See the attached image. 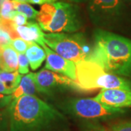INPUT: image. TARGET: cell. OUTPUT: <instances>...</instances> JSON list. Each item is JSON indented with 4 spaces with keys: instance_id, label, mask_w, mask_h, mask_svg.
<instances>
[{
    "instance_id": "cell-11",
    "label": "cell",
    "mask_w": 131,
    "mask_h": 131,
    "mask_svg": "<svg viewBox=\"0 0 131 131\" xmlns=\"http://www.w3.org/2000/svg\"><path fill=\"white\" fill-rule=\"evenodd\" d=\"M12 27L16 37H20L27 42H36L40 46L45 44L43 40L45 33L37 22L31 20L24 26H15L13 24Z\"/></svg>"
},
{
    "instance_id": "cell-4",
    "label": "cell",
    "mask_w": 131,
    "mask_h": 131,
    "mask_svg": "<svg viewBox=\"0 0 131 131\" xmlns=\"http://www.w3.org/2000/svg\"><path fill=\"white\" fill-rule=\"evenodd\" d=\"M75 82L82 91L101 89H121L131 91V81L122 76L108 73L89 60L76 63Z\"/></svg>"
},
{
    "instance_id": "cell-27",
    "label": "cell",
    "mask_w": 131,
    "mask_h": 131,
    "mask_svg": "<svg viewBox=\"0 0 131 131\" xmlns=\"http://www.w3.org/2000/svg\"><path fill=\"white\" fill-rule=\"evenodd\" d=\"M71 2H74V3H83V2H88V0H67Z\"/></svg>"
},
{
    "instance_id": "cell-24",
    "label": "cell",
    "mask_w": 131,
    "mask_h": 131,
    "mask_svg": "<svg viewBox=\"0 0 131 131\" xmlns=\"http://www.w3.org/2000/svg\"><path fill=\"white\" fill-rule=\"evenodd\" d=\"M13 101L12 95H4L0 93V108L7 107Z\"/></svg>"
},
{
    "instance_id": "cell-1",
    "label": "cell",
    "mask_w": 131,
    "mask_h": 131,
    "mask_svg": "<svg viewBox=\"0 0 131 131\" xmlns=\"http://www.w3.org/2000/svg\"><path fill=\"white\" fill-rule=\"evenodd\" d=\"M9 131H63L69 126L65 115L36 95H23L7 106Z\"/></svg>"
},
{
    "instance_id": "cell-19",
    "label": "cell",
    "mask_w": 131,
    "mask_h": 131,
    "mask_svg": "<svg viewBox=\"0 0 131 131\" xmlns=\"http://www.w3.org/2000/svg\"><path fill=\"white\" fill-rule=\"evenodd\" d=\"M107 128L110 131H131V120L114 122L109 124Z\"/></svg>"
},
{
    "instance_id": "cell-18",
    "label": "cell",
    "mask_w": 131,
    "mask_h": 131,
    "mask_svg": "<svg viewBox=\"0 0 131 131\" xmlns=\"http://www.w3.org/2000/svg\"><path fill=\"white\" fill-rule=\"evenodd\" d=\"M31 42H27L23 39L22 38L17 37L12 39L9 45L14 49L18 54L20 53H26L28 47L30 46Z\"/></svg>"
},
{
    "instance_id": "cell-23",
    "label": "cell",
    "mask_w": 131,
    "mask_h": 131,
    "mask_svg": "<svg viewBox=\"0 0 131 131\" xmlns=\"http://www.w3.org/2000/svg\"><path fill=\"white\" fill-rule=\"evenodd\" d=\"M12 22L15 26H24L28 24V18L24 14L17 12L12 19Z\"/></svg>"
},
{
    "instance_id": "cell-15",
    "label": "cell",
    "mask_w": 131,
    "mask_h": 131,
    "mask_svg": "<svg viewBox=\"0 0 131 131\" xmlns=\"http://www.w3.org/2000/svg\"><path fill=\"white\" fill-rule=\"evenodd\" d=\"M23 74H20L18 71L8 72L5 71H0V80L10 89L13 93L18 87L19 84L23 77Z\"/></svg>"
},
{
    "instance_id": "cell-9",
    "label": "cell",
    "mask_w": 131,
    "mask_h": 131,
    "mask_svg": "<svg viewBox=\"0 0 131 131\" xmlns=\"http://www.w3.org/2000/svg\"><path fill=\"white\" fill-rule=\"evenodd\" d=\"M42 47L46 52V63L45 69L65 75L75 81L76 63L74 62L61 56L50 47H47L45 43L42 45Z\"/></svg>"
},
{
    "instance_id": "cell-31",
    "label": "cell",
    "mask_w": 131,
    "mask_h": 131,
    "mask_svg": "<svg viewBox=\"0 0 131 131\" xmlns=\"http://www.w3.org/2000/svg\"><path fill=\"white\" fill-rule=\"evenodd\" d=\"M2 71V70H1V69H0V71Z\"/></svg>"
},
{
    "instance_id": "cell-7",
    "label": "cell",
    "mask_w": 131,
    "mask_h": 131,
    "mask_svg": "<svg viewBox=\"0 0 131 131\" xmlns=\"http://www.w3.org/2000/svg\"><path fill=\"white\" fill-rule=\"evenodd\" d=\"M125 0H88V12L92 23L98 28H110L125 11Z\"/></svg>"
},
{
    "instance_id": "cell-16",
    "label": "cell",
    "mask_w": 131,
    "mask_h": 131,
    "mask_svg": "<svg viewBox=\"0 0 131 131\" xmlns=\"http://www.w3.org/2000/svg\"><path fill=\"white\" fill-rule=\"evenodd\" d=\"M13 0H4L0 5V18L7 20H12L16 14Z\"/></svg>"
},
{
    "instance_id": "cell-8",
    "label": "cell",
    "mask_w": 131,
    "mask_h": 131,
    "mask_svg": "<svg viewBox=\"0 0 131 131\" xmlns=\"http://www.w3.org/2000/svg\"><path fill=\"white\" fill-rule=\"evenodd\" d=\"M35 81L38 93L49 96L63 93L66 90L82 92L74 80L45 69L35 73Z\"/></svg>"
},
{
    "instance_id": "cell-10",
    "label": "cell",
    "mask_w": 131,
    "mask_h": 131,
    "mask_svg": "<svg viewBox=\"0 0 131 131\" xmlns=\"http://www.w3.org/2000/svg\"><path fill=\"white\" fill-rule=\"evenodd\" d=\"M106 106L124 108L131 107V91L121 89H102L93 98Z\"/></svg>"
},
{
    "instance_id": "cell-26",
    "label": "cell",
    "mask_w": 131,
    "mask_h": 131,
    "mask_svg": "<svg viewBox=\"0 0 131 131\" xmlns=\"http://www.w3.org/2000/svg\"><path fill=\"white\" fill-rule=\"evenodd\" d=\"M0 93L4 94V95H12L13 92L9 89L6 85H5L1 80H0Z\"/></svg>"
},
{
    "instance_id": "cell-29",
    "label": "cell",
    "mask_w": 131,
    "mask_h": 131,
    "mask_svg": "<svg viewBox=\"0 0 131 131\" xmlns=\"http://www.w3.org/2000/svg\"><path fill=\"white\" fill-rule=\"evenodd\" d=\"M125 2H130L131 3V0H125Z\"/></svg>"
},
{
    "instance_id": "cell-22",
    "label": "cell",
    "mask_w": 131,
    "mask_h": 131,
    "mask_svg": "<svg viewBox=\"0 0 131 131\" xmlns=\"http://www.w3.org/2000/svg\"><path fill=\"white\" fill-rule=\"evenodd\" d=\"M81 131H110L107 127L95 122H87L82 127Z\"/></svg>"
},
{
    "instance_id": "cell-14",
    "label": "cell",
    "mask_w": 131,
    "mask_h": 131,
    "mask_svg": "<svg viewBox=\"0 0 131 131\" xmlns=\"http://www.w3.org/2000/svg\"><path fill=\"white\" fill-rule=\"evenodd\" d=\"M29 65L33 71L37 70L46 59V52L42 46L36 42H31L26 52Z\"/></svg>"
},
{
    "instance_id": "cell-6",
    "label": "cell",
    "mask_w": 131,
    "mask_h": 131,
    "mask_svg": "<svg viewBox=\"0 0 131 131\" xmlns=\"http://www.w3.org/2000/svg\"><path fill=\"white\" fill-rule=\"evenodd\" d=\"M62 109L71 117L88 122L112 119L126 112L124 108L108 106L94 98L69 99L63 103Z\"/></svg>"
},
{
    "instance_id": "cell-2",
    "label": "cell",
    "mask_w": 131,
    "mask_h": 131,
    "mask_svg": "<svg viewBox=\"0 0 131 131\" xmlns=\"http://www.w3.org/2000/svg\"><path fill=\"white\" fill-rule=\"evenodd\" d=\"M85 60L96 63L108 73L131 77V39L98 28L94 31L93 45Z\"/></svg>"
},
{
    "instance_id": "cell-5",
    "label": "cell",
    "mask_w": 131,
    "mask_h": 131,
    "mask_svg": "<svg viewBox=\"0 0 131 131\" xmlns=\"http://www.w3.org/2000/svg\"><path fill=\"white\" fill-rule=\"evenodd\" d=\"M43 40L53 51L75 63L87 59L91 51L80 33H45Z\"/></svg>"
},
{
    "instance_id": "cell-28",
    "label": "cell",
    "mask_w": 131,
    "mask_h": 131,
    "mask_svg": "<svg viewBox=\"0 0 131 131\" xmlns=\"http://www.w3.org/2000/svg\"><path fill=\"white\" fill-rule=\"evenodd\" d=\"M14 1L17 2H20V3H27L29 0H14Z\"/></svg>"
},
{
    "instance_id": "cell-12",
    "label": "cell",
    "mask_w": 131,
    "mask_h": 131,
    "mask_svg": "<svg viewBox=\"0 0 131 131\" xmlns=\"http://www.w3.org/2000/svg\"><path fill=\"white\" fill-rule=\"evenodd\" d=\"M0 69L8 72L18 69V54L10 45L0 47Z\"/></svg>"
},
{
    "instance_id": "cell-30",
    "label": "cell",
    "mask_w": 131,
    "mask_h": 131,
    "mask_svg": "<svg viewBox=\"0 0 131 131\" xmlns=\"http://www.w3.org/2000/svg\"><path fill=\"white\" fill-rule=\"evenodd\" d=\"M3 1H4V0H0V5H1V3H2V2Z\"/></svg>"
},
{
    "instance_id": "cell-3",
    "label": "cell",
    "mask_w": 131,
    "mask_h": 131,
    "mask_svg": "<svg viewBox=\"0 0 131 131\" xmlns=\"http://www.w3.org/2000/svg\"><path fill=\"white\" fill-rule=\"evenodd\" d=\"M36 20L43 31L49 33H74L82 27L80 7L66 2L42 5Z\"/></svg>"
},
{
    "instance_id": "cell-21",
    "label": "cell",
    "mask_w": 131,
    "mask_h": 131,
    "mask_svg": "<svg viewBox=\"0 0 131 131\" xmlns=\"http://www.w3.org/2000/svg\"><path fill=\"white\" fill-rule=\"evenodd\" d=\"M0 131H9V118L7 108H0Z\"/></svg>"
},
{
    "instance_id": "cell-25",
    "label": "cell",
    "mask_w": 131,
    "mask_h": 131,
    "mask_svg": "<svg viewBox=\"0 0 131 131\" xmlns=\"http://www.w3.org/2000/svg\"><path fill=\"white\" fill-rule=\"evenodd\" d=\"M57 1L58 0H29L28 3H31L33 5H43L45 4H49V3H53Z\"/></svg>"
},
{
    "instance_id": "cell-20",
    "label": "cell",
    "mask_w": 131,
    "mask_h": 131,
    "mask_svg": "<svg viewBox=\"0 0 131 131\" xmlns=\"http://www.w3.org/2000/svg\"><path fill=\"white\" fill-rule=\"evenodd\" d=\"M28 58L25 53H20L18 54V71L21 74H27L29 73L28 69Z\"/></svg>"
},
{
    "instance_id": "cell-13",
    "label": "cell",
    "mask_w": 131,
    "mask_h": 131,
    "mask_svg": "<svg viewBox=\"0 0 131 131\" xmlns=\"http://www.w3.org/2000/svg\"><path fill=\"white\" fill-rule=\"evenodd\" d=\"M37 93L35 81V73H28L22 77L18 87L12 94V96L13 100L26 95H36Z\"/></svg>"
},
{
    "instance_id": "cell-17",
    "label": "cell",
    "mask_w": 131,
    "mask_h": 131,
    "mask_svg": "<svg viewBox=\"0 0 131 131\" xmlns=\"http://www.w3.org/2000/svg\"><path fill=\"white\" fill-rule=\"evenodd\" d=\"M14 6L15 11L26 15L29 20H34V19L37 18L39 11L36 10L30 5L27 3H20L14 1Z\"/></svg>"
}]
</instances>
